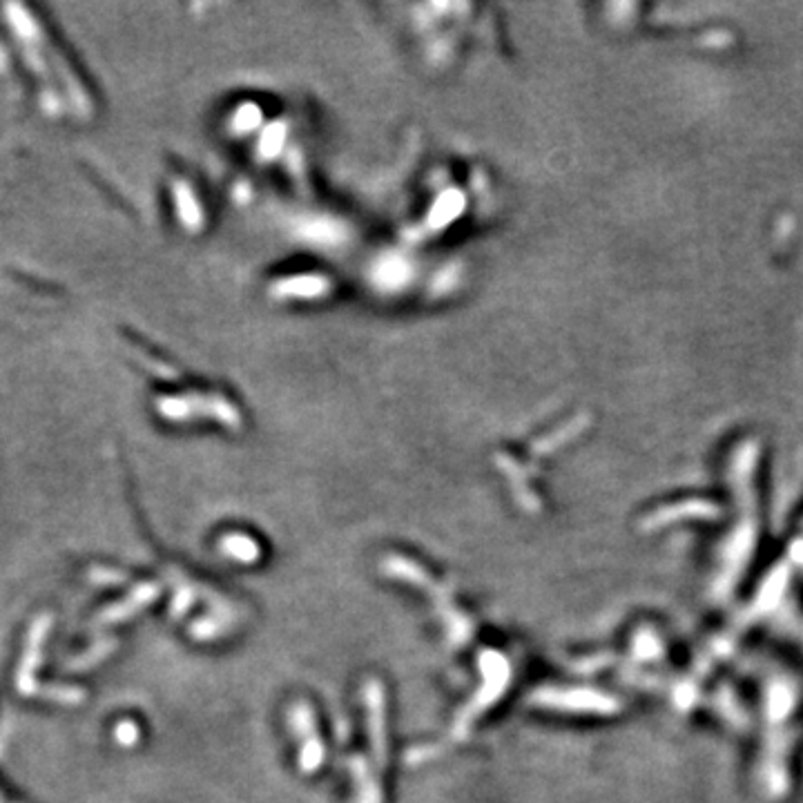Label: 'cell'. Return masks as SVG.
Returning a JSON list of instances; mask_svg holds the SVG:
<instances>
[{"label": "cell", "instance_id": "6da1fadb", "mask_svg": "<svg viewBox=\"0 0 803 803\" xmlns=\"http://www.w3.org/2000/svg\"><path fill=\"white\" fill-rule=\"evenodd\" d=\"M292 723H295V727L301 732V735H304V727H306V732H308L310 744L304 747V752H301V770H306V772H313L324 756L322 745H319L317 735H315L313 714H310V709L306 708V705H297L295 712H292Z\"/></svg>", "mask_w": 803, "mask_h": 803}, {"label": "cell", "instance_id": "7a4b0ae2", "mask_svg": "<svg viewBox=\"0 0 803 803\" xmlns=\"http://www.w3.org/2000/svg\"><path fill=\"white\" fill-rule=\"evenodd\" d=\"M366 705L370 714V736H373L375 754L378 761H384V709H382V690L378 683L366 685Z\"/></svg>", "mask_w": 803, "mask_h": 803}, {"label": "cell", "instance_id": "3957f363", "mask_svg": "<svg viewBox=\"0 0 803 803\" xmlns=\"http://www.w3.org/2000/svg\"><path fill=\"white\" fill-rule=\"evenodd\" d=\"M226 549L230 551V556L239 560H254L257 558V547H254L253 540L244 536H230L228 540L224 542Z\"/></svg>", "mask_w": 803, "mask_h": 803}]
</instances>
